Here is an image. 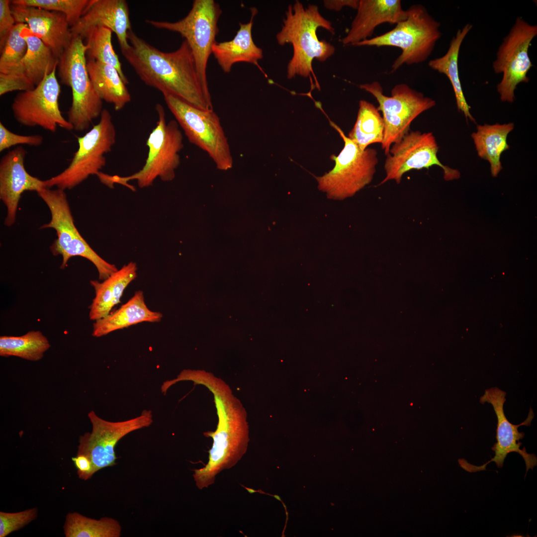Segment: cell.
I'll list each match as a JSON object with an SVG mask.
<instances>
[{
  "label": "cell",
  "mask_w": 537,
  "mask_h": 537,
  "mask_svg": "<svg viewBox=\"0 0 537 537\" xmlns=\"http://www.w3.org/2000/svg\"><path fill=\"white\" fill-rule=\"evenodd\" d=\"M128 48L121 53L140 79L163 94H170L197 108L213 110L210 92L203 88L188 44L183 40L177 50L164 52L132 30Z\"/></svg>",
  "instance_id": "1"
},
{
  "label": "cell",
  "mask_w": 537,
  "mask_h": 537,
  "mask_svg": "<svg viewBox=\"0 0 537 537\" xmlns=\"http://www.w3.org/2000/svg\"><path fill=\"white\" fill-rule=\"evenodd\" d=\"M185 381L202 385L212 393L218 423L215 431L203 433L213 439L207 463L193 470L197 487L202 490L213 484L221 471L235 466L247 452L249 428L247 411L223 380L203 370L188 369Z\"/></svg>",
  "instance_id": "2"
},
{
  "label": "cell",
  "mask_w": 537,
  "mask_h": 537,
  "mask_svg": "<svg viewBox=\"0 0 537 537\" xmlns=\"http://www.w3.org/2000/svg\"><path fill=\"white\" fill-rule=\"evenodd\" d=\"M319 27L335 33L331 22L321 14L317 5L310 4L305 7L300 1L296 0L288 6L282 28L276 35L279 45L290 43L293 47V56L287 66L288 79L296 76L311 77V74H314V59L324 62L334 54L333 45L318 39L316 31Z\"/></svg>",
  "instance_id": "3"
},
{
  "label": "cell",
  "mask_w": 537,
  "mask_h": 537,
  "mask_svg": "<svg viewBox=\"0 0 537 537\" xmlns=\"http://www.w3.org/2000/svg\"><path fill=\"white\" fill-rule=\"evenodd\" d=\"M156 110L158 119L146 141L148 152L142 169L126 177L112 176L100 172L97 177L102 183L110 187L118 183L134 190L128 181L135 180L139 187L144 188L152 185L157 178L164 181L174 179L180 163L183 135L176 120L167 122L165 109L161 104H156Z\"/></svg>",
  "instance_id": "4"
},
{
  "label": "cell",
  "mask_w": 537,
  "mask_h": 537,
  "mask_svg": "<svg viewBox=\"0 0 537 537\" xmlns=\"http://www.w3.org/2000/svg\"><path fill=\"white\" fill-rule=\"evenodd\" d=\"M408 10L407 17L396 24L391 30L352 46L399 48L401 53L392 65V72L404 64L424 62L431 54L441 36V25L423 5H414Z\"/></svg>",
  "instance_id": "5"
},
{
  "label": "cell",
  "mask_w": 537,
  "mask_h": 537,
  "mask_svg": "<svg viewBox=\"0 0 537 537\" xmlns=\"http://www.w3.org/2000/svg\"><path fill=\"white\" fill-rule=\"evenodd\" d=\"M88 47L79 36H73L70 44L58 60L60 82L71 88L72 102L68 112V121L74 130L84 131L100 117L102 100L95 90L87 69Z\"/></svg>",
  "instance_id": "6"
},
{
  "label": "cell",
  "mask_w": 537,
  "mask_h": 537,
  "mask_svg": "<svg viewBox=\"0 0 537 537\" xmlns=\"http://www.w3.org/2000/svg\"><path fill=\"white\" fill-rule=\"evenodd\" d=\"M331 125L343 140L344 146L339 154L331 155L335 162L333 169L321 177H315L320 190L328 198L343 200L352 197L369 184L378 163L376 149L367 148L361 150L337 124Z\"/></svg>",
  "instance_id": "7"
},
{
  "label": "cell",
  "mask_w": 537,
  "mask_h": 537,
  "mask_svg": "<svg viewBox=\"0 0 537 537\" xmlns=\"http://www.w3.org/2000/svg\"><path fill=\"white\" fill-rule=\"evenodd\" d=\"M48 206L51 214L50 221L40 228H51L56 231L57 238L50 247L54 256L61 255V268H64L68 260L80 256L90 261L96 267L99 279L103 280L118 270L116 266L105 261L88 244L75 225L74 219L64 190L44 188L37 192Z\"/></svg>",
  "instance_id": "8"
},
{
  "label": "cell",
  "mask_w": 537,
  "mask_h": 537,
  "mask_svg": "<svg viewBox=\"0 0 537 537\" xmlns=\"http://www.w3.org/2000/svg\"><path fill=\"white\" fill-rule=\"evenodd\" d=\"M99 121L84 135L77 138L78 149L69 166L61 173L46 180L47 188L56 186L71 189L90 176L97 175L106 165L105 155L116 142V129L112 116L103 109Z\"/></svg>",
  "instance_id": "9"
},
{
  "label": "cell",
  "mask_w": 537,
  "mask_h": 537,
  "mask_svg": "<svg viewBox=\"0 0 537 537\" xmlns=\"http://www.w3.org/2000/svg\"><path fill=\"white\" fill-rule=\"evenodd\" d=\"M169 109L191 143L207 153L220 170L232 168L233 159L228 139L214 110L197 108L170 94H164Z\"/></svg>",
  "instance_id": "10"
},
{
  "label": "cell",
  "mask_w": 537,
  "mask_h": 537,
  "mask_svg": "<svg viewBox=\"0 0 537 537\" xmlns=\"http://www.w3.org/2000/svg\"><path fill=\"white\" fill-rule=\"evenodd\" d=\"M222 10L214 0H195L182 19L175 22L147 19L146 23L158 29L179 34L192 52L198 75L204 89L210 92L206 70L213 45L219 32L218 20Z\"/></svg>",
  "instance_id": "11"
},
{
  "label": "cell",
  "mask_w": 537,
  "mask_h": 537,
  "mask_svg": "<svg viewBox=\"0 0 537 537\" xmlns=\"http://www.w3.org/2000/svg\"><path fill=\"white\" fill-rule=\"evenodd\" d=\"M359 87L375 98L378 104L377 108L382 112L384 131L381 144L385 155L393 144L400 141L409 132L412 121L436 105L435 100L405 84L395 85L390 96L384 94L382 86L377 81Z\"/></svg>",
  "instance_id": "12"
},
{
  "label": "cell",
  "mask_w": 537,
  "mask_h": 537,
  "mask_svg": "<svg viewBox=\"0 0 537 537\" xmlns=\"http://www.w3.org/2000/svg\"><path fill=\"white\" fill-rule=\"evenodd\" d=\"M537 35V26L530 24L519 16L503 38L492 64L494 73L502 74L497 86L502 102L512 103L518 85L529 82L527 74L533 65L529 56V49Z\"/></svg>",
  "instance_id": "13"
},
{
  "label": "cell",
  "mask_w": 537,
  "mask_h": 537,
  "mask_svg": "<svg viewBox=\"0 0 537 537\" xmlns=\"http://www.w3.org/2000/svg\"><path fill=\"white\" fill-rule=\"evenodd\" d=\"M88 417L92 430L80 436L77 455H84L91 461L90 479L99 470L116 464L118 457L115 448L123 437L149 427L153 422L152 411L147 410L134 418L120 422L105 420L93 411L89 413Z\"/></svg>",
  "instance_id": "14"
},
{
  "label": "cell",
  "mask_w": 537,
  "mask_h": 537,
  "mask_svg": "<svg viewBox=\"0 0 537 537\" xmlns=\"http://www.w3.org/2000/svg\"><path fill=\"white\" fill-rule=\"evenodd\" d=\"M438 150V143L432 132L410 130L400 141L391 146L384 163L386 176L378 185L390 180L399 184L406 173L413 170L429 169L434 166L442 168L446 180L459 178L458 170L443 165L439 160Z\"/></svg>",
  "instance_id": "15"
},
{
  "label": "cell",
  "mask_w": 537,
  "mask_h": 537,
  "mask_svg": "<svg viewBox=\"0 0 537 537\" xmlns=\"http://www.w3.org/2000/svg\"><path fill=\"white\" fill-rule=\"evenodd\" d=\"M57 66L34 89L20 91L14 97L11 110L20 124L29 127L39 126L51 132H55L58 126L69 131L74 130L59 108L61 88L56 74Z\"/></svg>",
  "instance_id": "16"
},
{
  "label": "cell",
  "mask_w": 537,
  "mask_h": 537,
  "mask_svg": "<svg viewBox=\"0 0 537 537\" xmlns=\"http://www.w3.org/2000/svg\"><path fill=\"white\" fill-rule=\"evenodd\" d=\"M506 392L497 387L485 390L483 395L480 397L481 404L488 403L492 406L497 419L496 439L497 442L491 448L494 451V456L486 463L480 466H475L468 463L465 459H458L460 466L469 472H475L486 470V465L494 461L498 468L503 467L505 459L510 452H515L520 454L524 459L526 473L529 469H533L537 465V458L535 454L527 453L526 448L520 449L522 439L525 434L520 432L518 428L521 426H530L534 417V413L531 407L526 419L519 425L512 424L506 418L504 411V404L506 400Z\"/></svg>",
  "instance_id": "17"
},
{
  "label": "cell",
  "mask_w": 537,
  "mask_h": 537,
  "mask_svg": "<svg viewBox=\"0 0 537 537\" xmlns=\"http://www.w3.org/2000/svg\"><path fill=\"white\" fill-rule=\"evenodd\" d=\"M28 49L23 58L7 74H0V95L34 89L58 66V59L51 50L34 35L28 26L23 32Z\"/></svg>",
  "instance_id": "18"
},
{
  "label": "cell",
  "mask_w": 537,
  "mask_h": 537,
  "mask_svg": "<svg viewBox=\"0 0 537 537\" xmlns=\"http://www.w3.org/2000/svg\"><path fill=\"white\" fill-rule=\"evenodd\" d=\"M26 151L21 146L9 151L0 161V198L5 205L7 214L4 225L14 224L21 194L25 191L37 192L46 188L45 180L30 175L26 170L24 159Z\"/></svg>",
  "instance_id": "19"
},
{
  "label": "cell",
  "mask_w": 537,
  "mask_h": 537,
  "mask_svg": "<svg viewBox=\"0 0 537 537\" xmlns=\"http://www.w3.org/2000/svg\"><path fill=\"white\" fill-rule=\"evenodd\" d=\"M16 23H24L58 60L71 43L73 35L66 16L59 12L23 5H11Z\"/></svg>",
  "instance_id": "20"
},
{
  "label": "cell",
  "mask_w": 537,
  "mask_h": 537,
  "mask_svg": "<svg viewBox=\"0 0 537 537\" xmlns=\"http://www.w3.org/2000/svg\"><path fill=\"white\" fill-rule=\"evenodd\" d=\"M96 26L109 28L115 34L121 50L128 48V32L132 29L127 1L92 0L86 13L71 30L73 36L84 39L90 29Z\"/></svg>",
  "instance_id": "21"
},
{
  "label": "cell",
  "mask_w": 537,
  "mask_h": 537,
  "mask_svg": "<svg viewBox=\"0 0 537 537\" xmlns=\"http://www.w3.org/2000/svg\"><path fill=\"white\" fill-rule=\"evenodd\" d=\"M357 12L347 34L341 40L351 45L369 39L375 28L384 23L397 24L408 16L400 0H359Z\"/></svg>",
  "instance_id": "22"
},
{
  "label": "cell",
  "mask_w": 537,
  "mask_h": 537,
  "mask_svg": "<svg viewBox=\"0 0 537 537\" xmlns=\"http://www.w3.org/2000/svg\"><path fill=\"white\" fill-rule=\"evenodd\" d=\"M251 10L250 21L247 23H239V29L232 40L216 42L213 45L212 54L226 73H229L233 65L237 63L245 62L259 66L258 61L263 57V50L255 44L252 34L253 19L257 9L253 7Z\"/></svg>",
  "instance_id": "23"
},
{
  "label": "cell",
  "mask_w": 537,
  "mask_h": 537,
  "mask_svg": "<svg viewBox=\"0 0 537 537\" xmlns=\"http://www.w3.org/2000/svg\"><path fill=\"white\" fill-rule=\"evenodd\" d=\"M137 267L131 262L111 274L101 282L90 281L95 291V296L89 306V318L96 321L107 316L112 308L120 301L127 286L137 276Z\"/></svg>",
  "instance_id": "24"
},
{
  "label": "cell",
  "mask_w": 537,
  "mask_h": 537,
  "mask_svg": "<svg viewBox=\"0 0 537 537\" xmlns=\"http://www.w3.org/2000/svg\"><path fill=\"white\" fill-rule=\"evenodd\" d=\"M163 314L153 311L146 304L143 292L136 291L134 295L116 311L94 321L92 335L100 337L113 331L143 322H160Z\"/></svg>",
  "instance_id": "25"
},
{
  "label": "cell",
  "mask_w": 537,
  "mask_h": 537,
  "mask_svg": "<svg viewBox=\"0 0 537 537\" xmlns=\"http://www.w3.org/2000/svg\"><path fill=\"white\" fill-rule=\"evenodd\" d=\"M87 66L91 82L102 100L112 104L116 111L131 101L126 84L115 68L91 59L87 61Z\"/></svg>",
  "instance_id": "26"
},
{
  "label": "cell",
  "mask_w": 537,
  "mask_h": 537,
  "mask_svg": "<svg viewBox=\"0 0 537 537\" xmlns=\"http://www.w3.org/2000/svg\"><path fill=\"white\" fill-rule=\"evenodd\" d=\"M472 28L471 24L467 23L462 28L458 29L450 40L446 53L442 57L430 60L428 65L432 69L447 76L452 87L458 111L463 114L467 120L469 119L475 122L470 111V107L462 90L458 66V55L461 44Z\"/></svg>",
  "instance_id": "27"
},
{
  "label": "cell",
  "mask_w": 537,
  "mask_h": 537,
  "mask_svg": "<svg viewBox=\"0 0 537 537\" xmlns=\"http://www.w3.org/2000/svg\"><path fill=\"white\" fill-rule=\"evenodd\" d=\"M514 128L513 123L485 124L477 125L476 131L471 135L478 156L489 163L493 177H497L502 169L501 155L510 148L507 136Z\"/></svg>",
  "instance_id": "28"
},
{
  "label": "cell",
  "mask_w": 537,
  "mask_h": 537,
  "mask_svg": "<svg viewBox=\"0 0 537 537\" xmlns=\"http://www.w3.org/2000/svg\"><path fill=\"white\" fill-rule=\"evenodd\" d=\"M384 131L383 119L377 107L365 100H359L357 119L348 137L364 150L370 144H381Z\"/></svg>",
  "instance_id": "29"
},
{
  "label": "cell",
  "mask_w": 537,
  "mask_h": 537,
  "mask_svg": "<svg viewBox=\"0 0 537 537\" xmlns=\"http://www.w3.org/2000/svg\"><path fill=\"white\" fill-rule=\"evenodd\" d=\"M63 530L66 537H119L122 528L113 518L97 520L74 512L66 515Z\"/></svg>",
  "instance_id": "30"
},
{
  "label": "cell",
  "mask_w": 537,
  "mask_h": 537,
  "mask_svg": "<svg viewBox=\"0 0 537 537\" xmlns=\"http://www.w3.org/2000/svg\"><path fill=\"white\" fill-rule=\"evenodd\" d=\"M50 347L47 338L40 331H30L20 336L0 337V356H14L30 360L41 359Z\"/></svg>",
  "instance_id": "31"
},
{
  "label": "cell",
  "mask_w": 537,
  "mask_h": 537,
  "mask_svg": "<svg viewBox=\"0 0 537 537\" xmlns=\"http://www.w3.org/2000/svg\"><path fill=\"white\" fill-rule=\"evenodd\" d=\"M112 31L104 26H96L90 29L85 38L88 47L86 52L89 59L111 65L116 69L127 85L128 80L125 75L118 56L112 44Z\"/></svg>",
  "instance_id": "32"
},
{
  "label": "cell",
  "mask_w": 537,
  "mask_h": 537,
  "mask_svg": "<svg viewBox=\"0 0 537 537\" xmlns=\"http://www.w3.org/2000/svg\"><path fill=\"white\" fill-rule=\"evenodd\" d=\"M27 26L16 23L0 43V74L9 73L26 54L28 45L23 32Z\"/></svg>",
  "instance_id": "33"
},
{
  "label": "cell",
  "mask_w": 537,
  "mask_h": 537,
  "mask_svg": "<svg viewBox=\"0 0 537 537\" xmlns=\"http://www.w3.org/2000/svg\"><path fill=\"white\" fill-rule=\"evenodd\" d=\"M92 0H13L12 4L43 8L64 14L71 27L75 26L90 7Z\"/></svg>",
  "instance_id": "34"
},
{
  "label": "cell",
  "mask_w": 537,
  "mask_h": 537,
  "mask_svg": "<svg viewBox=\"0 0 537 537\" xmlns=\"http://www.w3.org/2000/svg\"><path fill=\"white\" fill-rule=\"evenodd\" d=\"M38 516V509L32 508L14 513L0 512V537H5L18 531L34 520Z\"/></svg>",
  "instance_id": "35"
},
{
  "label": "cell",
  "mask_w": 537,
  "mask_h": 537,
  "mask_svg": "<svg viewBox=\"0 0 537 537\" xmlns=\"http://www.w3.org/2000/svg\"><path fill=\"white\" fill-rule=\"evenodd\" d=\"M43 141L41 135H21L9 130L1 122H0V152L17 145L26 144L31 146H39Z\"/></svg>",
  "instance_id": "36"
},
{
  "label": "cell",
  "mask_w": 537,
  "mask_h": 537,
  "mask_svg": "<svg viewBox=\"0 0 537 537\" xmlns=\"http://www.w3.org/2000/svg\"><path fill=\"white\" fill-rule=\"evenodd\" d=\"M10 3V0H0V43L16 24Z\"/></svg>",
  "instance_id": "37"
},
{
  "label": "cell",
  "mask_w": 537,
  "mask_h": 537,
  "mask_svg": "<svg viewBox=\"0 0 537 537\" xmlns=\"http://www.w3.org/2000/svg\"><path fill=\"white\" fill-rule=\"evenodd\" d=\"M77 469V474L80 479L84 480L90 479V473L91 469L90 459L84 455H77L72 458Z\"/></svg>",
  "instance_id": "38"
},
{
  "label": "cell",
  "mask_w": 537,
  "mask_h": 537,
  "mask_svg": "<svg viewBox=\"0 0 537 537\" xmlns=\"http://www.w3.org/2000/svg\"><path fill=\"white\" fill-rule=\"evenodd\" d=\"M359 3L358 0H325L323 1L324 6L330 10L340 11L346 6L357 9Z\"/></svg>",
  "instance_id": "39"
},
{
  "label": "cell",
  "mask_w": 537,
  "mask_h": 537,
  "mask_svg": "<svg viewBox=\"0 0 537 537\" xmlns=\"http://www.w3.org/2000/svg\"><path fill=\"white\" fill-rule=\"evenodd\" d=\"M274 497L278 500L281 501L280 498L278 495H274Z\"/></svg>",
  "instance_id": "40"
}]
</instances>
